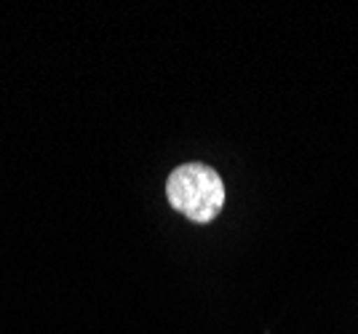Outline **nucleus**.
Segmentation results:
<instances>
[{"label": "nucleus", "instance_id": "1", "mask_svg": "<svg viewBox=\"0 0 358 334\" xmlns=\"http://www.w3.org/2000/svg\"><path fill=\"white\" fill-rule=\"evenodd\" d=\"M166 198L179 214L206 225L224 206L222 177L206 164H185L169 174Z\"/></svg>", "mask_w": 358, "mask_h": 334}]
</instances>
